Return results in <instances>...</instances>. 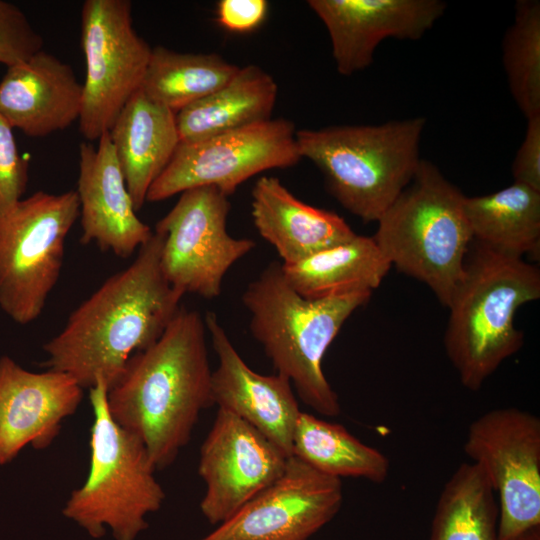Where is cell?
Returning <instances> with one entry per match:
<instances>
[{"mask_svg": "<svg viewBox=\"0 0 540 540\" xmlns=\"http://www.w3.org/2000/svg\"><path fill=\"white\" fill-rule=\"evenodd\" d=\"M77 192L80 204V242L95 243L103 251L128 258L152 236L138 216L119 165L109 131L97 148L79 147Z\"/></svg>", "mask_w": 540, "mask_h": 540, "instance_id": "ac0fdd59", "label": "cell"}, {"mask_svg": "<svg viewBox=\"0 0 540 540\" xmlns=\"http://www.w3.org/2000/svg\"><path fill=\"white\" fill-rule=\"evenodd\" d=\"M464 198L435 164L421 159L372 236L391 265L427 285L446 307L472 243Z\"/></svg>", "mask_w": 540, "mask_h": 540, "instance_id": "8992f818", "label": "cell"}, {"mask_svg": "<svg viewBox=\"0 0 540 540\" xmlns=\"http://www.w3.org/2000/svg\"><path fill=\"white\" fill-rule=\"evenodd\" d=\"M43 49V38L23 11L0 0V63L6 67L26 61Z\"/></svg>", "mask_w": 540, "mask_h": 540, "instance_id": "f1b7e54d", "label": "cell"}, {"mask_svg": "<svg viewBox=\"0 0 540 540\" xmlns=\"http://www.w3.org/2000/svg\"><path fill=\"white\" fill-rule=\"evenodd\" d=\"M464 451L498 501L499 540L540 526V419L515 408L490 410L468 428Z\"/></svg>", "mask_w": 540, "mask_h": 540, "instance_id": "8fae6325", "label": "cell"}, {"mask_svg": "<svg viewBox=\"0 0 540 540\" xmlns=\"http://www.w3.org/2000/svg\"><path fill=\"white\" fill-rule=\"evenodd\" d=\"M512 540H540V526L532 527Z\"/></svg>", "mask_w": 540, "mask_h": 540, "instance_id": "d6a6232c", "label": "cell"}, {"mask_svg": "<svg viewBox=\"0 0 540 540\" xmlns=\"http://www.w3.org/2000/svg\"><path fill=\"white\" fill-rule=\"evenodd\" d=\"M136 211L153 182L174 155L180 138L176 113L150 99L140 88L109 130Z\"/></svg>", "mask_w": 540, "mask_h": 540, "instance_id": "44dd1931", "label": "cell"}, {"mask_svg": "<svg viewBox=\"0 0 540 540\" xmlns=\"http://www.w3.org/2000/svg\"><path fill=\"white\" fill-rule=\"evenodd\" d=\"M296 131L291 121L279 118L180 142L169 164L149 188L146 201H162L202 186L215 187L229 197L259 173L296 165L301 159Z\"/></svg>", "mask_w": 540, "mask_h": 540, "instance_id": "30bf717a", "label": "cell"}, {"mask_svg": "<svg viewBox=\"0 0 540 540\" xmlns=\"http://www.w3.org/2000/svg\"><path fill=\"white\" fill-rule=\"evenodd\" d=\"M83 84L70 65L43 49L7 67L0 81V115L30 137H44L79 120Z\"/></svg>", "mask_w": 540, "mask_h": 540, "instance_id": "d6986e66", "label": "cell"}, {"mask_svg": "<svg viewBox=\"0 0 540 540\" xmlns=\"http://www.w3.org/2000/svg\"><path fill=\"white\" fill-rule=\"evenodd\" d=\"M107 391L101 378L89 389V472L62 513L92 538H102L109 529L115 540H136L148 527L146 516L162 506L165 492L143 442L112 418Z\"/></svg>", "mask_w": 540, "mask_h": 540, "instance_id": "52a82bcc", "label": "cell"}, {"mask_svg": "<svg viewBox=\"0 0 540 540\" xmlns=\"http://www.w3.org/2000/svg\"><path fill=\"white\" fill-rule=\"evenodd\" d=\"M228 197L215 187L181 193L155 231L163 237L161 269L166 280L183 294L213 299L221 294L228 270L256 243L227 231Z\"/></svg>", "mask_w": 540, "mask_h": 540, "instance_id": "7c38bea8", "label": "cell"}, {"mask_svg": "<svg viewBox=\"0 0 540 540\" xmlns=\"http://www.w3.org/2000/svg\"><path fill=\"white\" fill-rule=\"evenodd\" d=\"M292 456L324 475L373 483L384 482L390 467L383 453L361 442L344 426L302 411L293 434Z\"/></svg>", "mask_w": 540, "mask_h": 540, "instance_id": "d4e9b609", "label": "cell"}, {"mask_svg": "<svg viewBox=\"0 0 540 540\" xmlns=\"http://www.w3.org/2000/svg\"><path fill=\"white\" fill-rule=\"evenodd\" d=\"M218 364L212 371V401L254 427L287 457L292 456L295 426L301 413L290 381L281 374L262 375L242 359L214 312L204 317Z\"/></svg>", "mask_w": 540, "mask_h": 540, "instance_id": "e0dca14e", "label": "cell"}, {"mask_svg": "<svg viewBox=\"0 0 540 540\" xmlns=\"http://www.w3.org/2000/svg\"><path fill=\"white\" fill-rule=\"evenodd\" d=\"M424 117L379 125H337L296 131L301 158L323 174L342 207L377 222L412 181L421 158Z\"/></svg>", "mask_w": 540, "mask_h": 540, "instance_id": "5b68a950", "label": "cell"}, {"mask_svg": "<svg viewBox=\"0 0 540 540\" xmlns=\"http://www.w3.org/2000/svg\"><path fill=\"white\" fill-rule=\"evenodd\" d=\"M251 195L253 224L275 248L284 265L297 263L357 235L341 216L299 200L276 177L259 178Z\"/></svg>", "mask_w": 540, "mask_h": 540, "instance_id": "ffe728a7", "label": "cell"}, {"mask_svg": "<svg viewBox=\"0 0 540 540\" xmlns=\"http://www.w3.org/2000/svg\"><path fill=\"white\" fill-rule=\"evenodd\" d=\"M511 95L526 119L540 116V2L519 0L502 42Z\"/></svg>", "mask_w": 540, "mask_h": 540, "instance_id": "83f0119b", "label": "cell"}, {"mask_svg": "<svg viewBox=\"0 0 540 540\" xmlns=\"http://www.w3.org/2000/svg\"><path fill=\"white\" fill-rule=\"evenodd\" d=\"M79 216L77 192L70 190L35 192L0 218V308L14 322L26 325L42 313Z\"/></svg>", "mask_w": 540, "mask_h": 540, "instance_id": "ba28073f", "label": "cell"}, {"mask_svg": "<svg viewBox=\"0 0 540 540\" xmlns=\"http://www.w3.org/2000/svg\"><path fill=\"white\" fill-rule=\"evenodd\" d=\"M539 298L538 267L472 241L447 306L444 336L446 354L464 387L479 390L520 350L523 333L515 327V314Z\"/></svg>", "mask_w": 540, "mask_h": 540, "instance_id": "277c9868", "label": "cell"}, {"mask_svg": "<svg viewBox=\"0 0 540 540\" xmlns=\"http://www.w3.org/2000/svg\"><path fill=\"white\" fill-rule=\"evenodd\" d=\"M278 86L256 65L240 67L223 87L176 113L180 142L196 141L272 119Z\"/></svg>", "mask_w": 540, "mask_h": 540, "instance_id": "7402d4cb", "label": "cell"}, {"mask_svg": "<svg viewBox=\"0 0 540 540\" xmlns=\"http://www.w3.org/2000/svg\"><path fill=\"white\" fill-rule=\"evenodd\" d=\"M28 181V163L18 151L13 128L0 115V218L23 199Z\"/></svg>", "mask_w": 540, "mask_h": 540, "instance_id": "f546056e", "label": "cell"}, {"mask_svg": "<svg viewBox=\"0 0 540 540\" xmlns=\"http://www.w3.org/2000/svg\"><path fill=\"white\" fill-rule=\"evenodd\" d=\"M288 458L254 427L218 408L198 463L204 517L211 524L229 519L283 474Z\"/></svg>", "mask_w": 540, "mask_h": 540, "instance_id": "5bb4252c", "label": "cell"}, {"mask_svg": "<svg viewBox=\"0 0 540 540\" xmlns=\"http://www.w3.org/2000/svg\"><path fill=\"white\" fill-rule=\"evenodd\" d=\"M239 68L215 53H183L156 46L141 89L177 113L223 87Z\"/></svg>", "mask_w": 540, "mask_h": 540, "instance_id": "484cf974", "label": "cell"}, {"mask_svg": "<svg viewBox=\"0 0 540 540\" xmlns=\"http://www.w3.org/2000/svg\"><path fill=\"white\" fill-rule=\"evenodd\" d=\"M206 332L204 317L181 306L107 391L112 418L143 442L156 470L173 464L200 413L213 405Z\"/></svg>", "mask_w": 540, "mask_h": 540, "instance_id": "7a4b0ae2", "label": "cell"}, {"mask_svg": "<svg viewBox=\"0 0 540 540\" xmlns=\"http://www.w3.org/2000/svg\"><path fill=\"white\" fill-rule=\"evenodd\" d=\"M82 397L83 388L72 376L51 369L28 371L1 356L0 466L13 461L27 445L48 448Z\"/></svg>", "mask_w": 540, "mask_h": 540, "instance_id": "2e32d148", "label": "cell"}, {"mask_svg": "<svg viewBox=\"0 0 540 540\" xmlns=\"http://www.w3.org/2000/svg\"><path fill=\"white\" fill-rule=\"evenodd\" d=\"M342 501L341 479L290 456L275 482L199 540H307L335 517Z\"/></svg>", "mask_w": 540, "mask_h": 540, "instance_id": "4fadbf2b", "label": "cell"}, {"mask_svg": "<svg viewBox=\"0 0 540 540\" xmlns=\"http://www.w3.org/2000/svg\"><path fill=\"white\" fill-rule=\"evenodd\" d=\"M268 7L265 0H221L217 4V22L230 32H251L264 22Z\"/></svg>", "mask_w": 540, "mask_h": 540, "instance_id": "1f68e13d", "label": "cell"}, {"mask_svg": "<svg viewBox=\"0 0 540 540\" xmlns=\"http://www.w3.org/2000/svg\"><path fill=\"white\" fill-rule=\"evenodd\" d=\"M391 266L373 237L362 235L297 263H281L287 282L307 299L372 292Z\"/></svg>", "mask_w": 540, "mask_h": 540, "instance_id": "603a6c76", "label": "cell"}, {"mask_svg": "<svg viewBox=\"0 0 540 540\" xmlns=\"http://www.w3.org/2000/svg\"><path fill=\"white\" fill-rule=\"evenodd\" d=\"M514 182L540 191V116L527 119L524 139L512 163Z\"/></svg>", "mask_w": 540, "mask_h": 540, "instance_id": "4dcf8cb0", "label": "cell"}, {"mask_svg": "<svg viewBox=\"0 0 540 540\" xmlns=\"http://www.w3.org/2000/svg\"><path fill=\"white\" fill-rule=\"evenodd\" d=\"M371 294L307 299L287 282L279 262L266 266L242 294L251 335L276 372L320 415L335 417L341 412L338 395L322 369L323 357L346 320Z\"/></svg>", "mask_w": 540, "mask_h": 540, "instance_id": "3957f363", "label": "cell"}, {"mask_svg": "<svg viewBox=\"0 0 540 540\" xmlns=\"http://www.w3.org/2000/svg\"><path fill=\"white\" fill-rule=\"evenodd\" d=\"M86 64L79 130L98 140L141 88L152 48L136 32L128 0H86L81 10Z\"/></svg>", "mask_w": 540, "mask_h": 540, "instance_id": "9c48e42d", "label": "cell"}, {"mask_svg": "<svg viewBox=\"0 0 540 540\" xmlns=\"http://www.w3.org/2000/svg\"><path fill=\"white\" fill-rule=\"evenodd\" d=\"M472 241L523 258L540 253V191L514 182L497 192L464 198Z\"/></svg>", "mask_w": 540, "mask_h": 540, "instance_id": "cb8c5ba5", "label": "cell"}, {"mask_svg": "<svg viewBox=\"0 0 540 540\" xmlns=\"http://www.w3.org/2000/svg\"><path fill=\"white\" fill-rule=\"evenodd\" d=\"M163 240L154 231L127 268L106 279L69 315L43 346L48 369L72 376L83 389L101 378L109 390L130 358L160 338L184 296L162 272Z\"/></svg>", "mask_w": 540, "mask_h": 540, "instance_id": "6da1fadb", "label": "cell"}, {"mask_svg": "<svg viewBox=\"0 0 540 540\" xmlns=\"http://www.w3.org/2000/svg\"><path fill=\"white\" fill-rule=\"evenodd\" d=\"M325 25L337 71L350 76L373 62L386 38L417 40L443 15L440 0H310Z\"/></svg>", "mask_w": 540, "mask_h": 540, "instance_id": "9a60e30c", "label": "cell"}, {"mask_svg": "<svg viewBox=\"0 0 540 540\" xmlns=\"http://www.w3.org/2000/svg\"><path fill=\"white\" fill-rule=\"evenodd\" d=\"M499 506L482 469L462 463L439 496L430 540H499Z\"/></svg>", "mask_w": 540, "mask_h": 540, "instance_id": "4316f807", "label": "cell"}]
</instances>
